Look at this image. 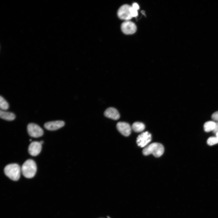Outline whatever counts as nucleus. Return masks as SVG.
I'll use <instances>...</instances> for the list:
<instances>
[{
  "label": "nucleus",
  "mask_w": 218,
  "mask_h": 218,
  "mask_svg": "<svg viewBox=\"0 0 218 218\" xmlns=\"http://www.w3.org/2000/svg\"><path fill=\"white\" fill-rule=\"evenodd\" d=\"M211 118L214 121H218V111L214 112L211 116Z\"/></svg>",
  "instance_id": "obj_18"
},
{
  "label": "nucleus",
  "mask_w": 218,
  "mask_h": 218,
  "mask_svg": "<svg viewBox=\"0 0 218 218\" xmlns=\"http://www.w3.org/2000/svg\"><path fill=\"white\" fill-rule=\"evenodd\" d=\"M9 107V105L7 101L1 96L0 97V107L3 110H7Z\"/></svg>",
  "instance_id": "obj_15"
},
{
  "label": "nucleus",
  "mask_w": 218,
  "mask_h": 218,
  "mask_svg": "<svg viewBox=\"0 0 218 218\" xmlns=\"http://www.w3.org/2000/svg\"><path fill=\"white\" fill-rule=\"evenodd\" d=\"M64 122L62 121H56L46 122L44 125L46 129L50 130H58L64 125Z\"/></svg>",
  "instance_id": "obj_10"
},
{
  "label": "nucleus",
  "mask_w": 218,
  "mask_h": 218,
  "mask_svg": "<svg viewBox=\"0 0 218 218\" xmlns=\"http://www.w3.org/2000/svg\"><path fill=\"white\" fill-rule=\"evenodd\" d=\"M216 137L218 138V132L216 134Z\"/></svg>",
  "instance_id": "obj_22"
},
{
  "label": "nucleus",
  "mask_w": 218,
  "mask_h": 218,
  "mask_svg": "<svg viewBox=\"0 0 218 218\" xmlns=\"http://www.w3.org/2000/svg\"><path fill=\"white\" fill-rule=\"evenodd\" d=\"M39 142L42 145V144L43 143L44 141L43 140H41Z\"/></svg>",
  "instance_id": "obj_21"
},
{
  "label": "nucleus",
  "mask_w": 218,
  "mask_h": 218,
  "mask_svg": "<svg viewBox=\"0 0 218 218\" xmlns=\"http://www.w3.org/2000/svg\"><path fill=\"white\" fill-rule=\"evenodd\" d=\"M130 7L127 4H124L120 7L117 12L118 17L121 19L126 21L131 19L132 17L129 10Z\"/></svg>",
  "instance_id": "obj_5"
},
{
  "label": "nucleus",
  "mask_w": 218,
  "mask_h": 218,
  "mask_svg": "<svg viewBox=\"0 0 218 218\" xmlns=\"http://www.w3.org/2000/svg\"><path fill=\"white\" fill-rule=\"evenodd\" d=\"M118 130L123 135L129 136L131 132V127L129 124L124 122H119L116 125Z\"/></svg>",
  "instance_id": "obj_8"
},
{
  "label": "nucleus",
  "mask_w": 218,
  "mask_h": 218,
  "mask_svg": "<svg viewBox=\"0 0 218 218\" xmlns=\"http://www.w3.org/2000/svg\"><path fill=\"white\" fill-rule=\"evenodd\" d=\"M41 144L39 142L36 141L32 142L29 146L28 152L32 156H36L41 152Z\"/></svg>",
  "instance_id": "obj_9"
},
{
  "label": "nucleus",
  "mask_w": 218,
  "mask_h": 218,
  "mask_svg": "<svg viewBox=\"0 0 218 218\" xmlns=\"http://www.w3.org/2000/svg\"><path fill=\"white\" fill-rule=\"evenodd\" d=\"M4 172L5 175L14 181H17L20 178L21 168L17 164L7 165L5 167Z\"/></svg>",
  "instance_id": "obj_3"
},
{
  "label": "nucleus",
  "mask_w": 218,
  "mask_h": 218,
  "mask_svg": "<svg viewBox=\"0 0 218 218\" xmlns=\"http://www.w3.org/2000/svg\"><path fill=\"white\" fill-rule=\"evenodd\" d=\"M130 11L132 17H135L138 15L137 10L131 6L130 8Z\"/></svg>",
  "instance_id": "obj_17"
},
{
  "label": "nucleus",
  "mask_w": 218,
  "mask_h": 218,
  "mask_svg": "<svg viewBox=\"0 0 218 218\" xmlns=\"http://www.w3.org/2000/svg\"><path fill=\"white\" fill-rule=\"evenodd\" d=\"M37 169L36 165L35 162L31 159H28L23 164L21 171L25 177L31 178L35 175Z\"/></svg>",
  "instance_id": "obj_2"
},
{
  "label": "nucleus",
  "mask_w": 218,
  "mask_h": 218,
  "mask_svg": "<svg viewBox=\"0 0 218 218\" xmlns=\"http://www.w3.org/2000/svg\"><path fill=\"white\" fill-rule=\"evenodd\" d=\"M207 143L210 146H212L218 143V138L216 137H211L207 140Z\"/></svg>",
  "instance_id": "obj_16"
},
{
  "label": "nucleus",
  "mask_w": 218,
  "mask_h": 218,
  "mask_svg": "<svg viewBox=\"0 0 218 218\" xmlns=\"http://www.w3.org/2000/svg\"><path fill=\"white\" fill-rule=\"evenodd\" d=\"M151 135L148 131L142 133L138 136L136 143L138 145L143 147L147 145L151 140Z\"/></svg>",
  "instance_id": "obj_7"
},
{
  "label": "nucleus",
  "mask_w": 218,
  "mask_h": 218,
  "mask_svg": "<svg viewBox=\"0 0 218 218\" xmlns=\"http://www.w3.org/2000/svg\"><path fill=\"white\" fill-rule=\"evenodd\" d=\"M131 127L134 131L140 132L144 129L145 126L144 124L141 122H136L132 124Z\"/></svg>",
  "instance_id": "obj_13"
},
{
  "label": "nucleus",
  "mask_w": 218,
  "mask_h": 218,
  "mask_svg": "<svg viewBox=\"0 0 218 218\" xmlns=\"http://www.w3.org/2000/svg\"><path fill=\"white\" fill-rule=\"evenodd\" d=\"M0 117L1 118L5 120L11 121L15 119V116L12 113L3 111L1 110L0 111Z\"/></svg>",
  "instance_id": "obj_12"
},
{
  "label": "nucleus",
  "mask_w": 218,
  "mask_h": 218,
  "mask_svg": "<svg viewBox=\"0 0 218 218\" xmlns=\"http://www.w3.org/2000/svg\"><path fill=\"white\" fill-rule=\"evenodd\" d=\"M216 125L215 128L213 130V132L215 134H216L218 132V122L216 123Z\"/></svg>",
  "instance_id": "obj_19"
},
{
  "label": "nucleus",
  "mask_w": 218,
  "mask_h": 218,
  "mask_svg": "<svg viewBox=\"0 0 218 218\" xmlns=\"http://www.w3.org/2000/svg\"><path fill=\"white\" fill-rule=\"evenodd\" d=\"M164 151V147L161 144L154 143L145 147L142 151V153L145 156L152 154L154 157H158L162 155Z\"/></svg>",
  "instance_id": "obj_1"
},
{
  "label": "nucleus",
  "mask_w": 218,
  "mask_h": 218,
  "mask_svg": "<svg viewBox=\"0 0 218 218\" xmlns=\"http://www.w3.org/2000/svg\"><path fill=\"white\" fill-rule=\"evenodd\" d=\"M132 7L137 10L139 9V6L136 3H134L132 5Z\"/></svg>",
  "instance_id": "obj_20"
},
{
  "label": "nucleus",
  "mask_w": 218,
  "mask_h": 218,
  "mask_svg": "<svg viewBox=\"0 0 218 218\" xmlns=\"http://www.w3.org/2000/svg\"><path fill=\"white\" fill-rule=\"evenodd\" d=\"M28 132L29 135L35 138L41 136L43 134V130L39 126L32 123H29L27 127Z\"/></svg>",
  "instance_id": "obj_4"
},
{
  "label": "nucleus",
  "mask_w": 218,
  "mask_h": 218,
  "mask_svg": "<svg viewBox=\"0 0 218 218\" xmlns=\"http://www.w3.org/2000/svg\"><path fill=\"white\" fill-rule=\"evenodd\" d=\"M122 32L126 35H131L135 33L137 27L135 24L130 21H126L123 22L121 26Z\"/></svg>",
  "instance_id": "obj_6"
},
{
  "label": "nucleus",
  "mask_w": 218,
  "mask_h": 218,
  "mask_svg": "<svg viewBox=\"0 0 218 218\" xmlns=\"http://www.w3.org/2000/svg\"><path fill=\"white\" fill-rule=\"evenodd\" d=\"M104 115L106 117L114 120H117L120 117V115L117 110L113 107L107 108L104 113Z\"/></svg>",
  "instance_id": "obj_11"
},
{
  "label": "nucleus",
  "mask_w": 218,
  "mask_h": 218,
  "mask_svg": "<svg viewBox=\"0 0 218 218\" xmlns=\"http://www.w3.org/2000/svg\"><path fill=\"white\" fill-rule=\"evenodd\" d=\"M216 123L213 121H209L206 122L203 125L204 129L206 132L213 131L215 128Z\"/></svg>",
  "instance_id": "obj_14"
},
{
  "label": "nucleus",
  "mask_w": 218,
  "mask_h": 218,
  "mask_svg": "<svg viewBox=\"0 0 218 218\" xmlns=\"http://www.w3.org/2000/svg\"><path fill=\"white\" fill-rule=\"evenodd\" d=\"M31 139H30V141H31Z\"/></svg>",
  "instance_id": "obj_23"
}]
</instances>
